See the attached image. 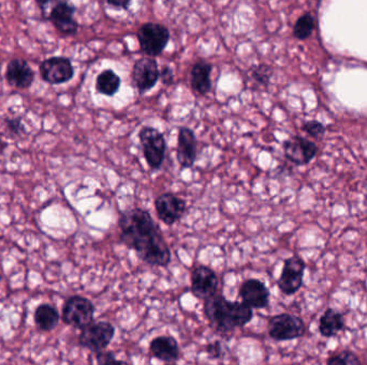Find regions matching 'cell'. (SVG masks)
I'll use <instances>...</instances> for the list:
<instances>
[{
  "instance_id": "e0dca14e",
  "label": "cell",
  "mask_w": 367,
  "mask_h": 365,
  "mask_svg": "<svg viewBox=\"0 0 367 365\" xmlns=\"http://www.w3.org/2000/svg\"><path fill=\"white\" fill-rule=\"evenodd\" d=\"M149 350L154 358L163 362H175L179 358V343L172 336H160L153 338Z\"/></svg>"
},
{
  "instance_id": "44dd1931",
  "label": "cell",
  "mask_w": 367,
  "mask_h": 365,
  "mask_svg": "<svg viewBox=\"0 0 367 365\" xmlns=\"http://www.w3.org/2000/svg\"><path fill=\"white\" fill-rule=\"evenodd\" d=\"M34 318H35L36 326L39 328V330L48 332L52 331L58 326L60 317V313L53 306L43 303L36 308Z\"/></svg>"
},
{
  "instance_id": "277c9868",
  "label": "cell",
  "mask_w": 367,
  "mask_h": 365,
  "mask_svg": "<svg viewBox=\"0 0 367 365\" xmlns=\"http://www.w3.org/2000/svg\"><path fill=\"white\" fill-rule=\"evenodd\" d=\"M268 332L274 341L285 342L302 338L305 334L306 326L301 317L282 313L270 318Z\"/></svg>"
},
{
  "instance_id": "f1b7e54d",
  "label": "cell",
  "mask_w": 367,
  "mask_h": 365,
  "mask_svg": "<svg viewBox=\"0 0 367 365\" xmlns=\"http://www.w3.org/2000/svg\"><path fill=\"white\" fill-rule=\"evenodd\" d=\"M160 80L165 85L172 84L173 80H174V73H173V70L170 66H162V70L160 71Z\"/></svg>"
},
{
  "instance_id": "52a82bcc",
  "label": "cell",
  "mask_w": 367,
  "mask_h": 365,
  "mask_svg": "<svg viewBox=\"0 0 367 365\" xmlns=\"http://www.w3.org/2000/svg\"><path fill=\"white\" fill-rule=\"evenodd\" d=\"M139 138L148 166L152 169H160L165 161L167 150V144L162 133L152 127H144L139 132Z\"/></svg>"
},
{
  "instance_id": "83f0119b",
  "label": "cell",
  "mask_w": 367,
  "mask_h": 365,
  "mask_svg": "<svg viewBox=\"0 0 367 365\" xmlns=\"http://www.w3.org/2000/svg\"><path fill=\"white\" fill-rule=\"evenodd\" d=\"M205 352H207L209 358H221V355H223V347H221V342L215 341V342L209 343V344L205 347Z\"/></svg>"
},
{
  "instance_id": "7402d4cb",
  "label": "cell",
  "mask_w": 367,
  "mask_h": 365,
  "mask_svg": "<svg viewBox=\"0 0 367 365\" xmlns=\"http://www.w3.org/2000/svg\"><path fill=\"white\" fill-rule=\"evenodd\" d=\"M120 76L112 70H104L96 80V90L99 94L113 96L120 88Z\"/></svg>"
},
{
  "instance_id": "d6986e66",
  "label": "cell",
  "mask_w": 367,
  "mask_h": 365,
  "mask_svg": "<svg viewBox=\"0 0 367 365\" xmlns=\"http://www.w3.org/2000/svg\"><path fill=\"white\" fill-rule=\"evenodd\" d=\"M212 64L205 60H199L193 64L191 72V88L199 94H207L212 90Z\"/></svg>"
},
{
  "instance_id": "8992f818",
  "label": "cell",
  "mask_w": 367,
  "mask_h": 365,
  "mask_svg": "<svg viewBox=\"0 0 367 365\" xmlns=\"http://www.w3.org/2000/svg\"><path fill=\"white\" fill-rule=\"evenodd\" d=\"M114 336L115 328L111 322H92L81 331L78 344L95 354H99L106 350Z\"/></svg>"
},
{
  "instance_id": "6da1fadb",
  "label": "cell",
  "mask_w": 367,
  "mask_h": 365,
  "mask_svg": "<svg viewBox=\"0 0 367 365\" xmlns=\"http://www.w3.org/2000/svg\"><path fill=\"white\" fill-rule=\"evenodd\" d=\"M120 240L144 263L155 267H167L171 263V251L159 226L144 209L132 208L118 220Z\"/></svg>"
},
{
  "instance_id": "9a60e30c",
  "label": "cell",
  "mask_w": 367,
  "mask_h": 365,
  "mask_svg": "<svg viewBox=\"0 0 367 365\" xmlns=\"http://www.w3.org/2000/svg\"><path fill=\"white\" fill-rule=\"evenodd\" d=\"M286 158L296 165H306L316 157L317 146L304 137L293 136L284 143Z\"/></svg>"
},
{
  "instance_id": "4fadbf2b",
  "label": "cell",
  "mask_w": 367,
  "mask_h": 365,
  "mask_svg": "<svg viewBox=\"0 0 367 365\" xmlns=\"http://www.w3.org/2000/svg\"><path fill=\"white\" fill-rule=\"evenodd\" d=\"M40 73L42 78L50 84H64L74 78V69L68 58L53 57L42 62Z\"/></svg>"
},
{
  "instance_id": "5bb4252c",
  "label": "cell",
  "mask_w": 367,
  "mask_h": 365,
  "mask_svg": "<svg viewBox=\"0 0 367 365\" xmlns=\"http://www.w3.org/2000/svg\"><path fill=\"white\" fill-rule=\"evenodd\" d=\"M76 8L66 1L52 3L51 9L42 15L46 19L51 20L52 23L62 34H74L78 31V24L74 19Z\"/></svg>"
},
{
  "instance_id": "ffe728a7",
  "label": "cell",
  "mask_w": 367,
  "mask_h": 365,
  "mask_svg": "<svg viewBox=\"0 0 367 365\" xmlns=\"http://www.w3.org/2000/svg\"><path fill=\"white\" fill-rule=\"evenodd\" d=\"M344 328L345 320L342 313L331 308L324 310L319 320V332L324 338L336 336Z\"/></svg>"
},
{
  "instance_id": "484cf974",
  "label": "cell",
  "mask_w": 367,
  "mask_h": 365,
  "mask_svg": "<svg viewBox=\"0 0 367 365\" xmlns=\"http://www.w3.org/2000/svg\"><path fill=\"white\" fill-rule=\"evenodd\" d=\"M99 365H131L126 361L118 360L112 352H102L96 354Z\"/></svg>"
},
{
  "instance_id": "cb8c5ba5",
  "label": "cell",
  "mask_w": 367,
  "mask_h": 365,
  "mask_svg": "<svg viewBox=\"0 0 367 365\" xmlns=\"http://www.w3.org/2000/svg\"><path fill=\"white\" fill-rule=\"evenodd\" d=\"M273 76V68L268 64H258L250 68V78L260 86H268Z\"/></svg>"
},
{
  "instance_id": "8fae6325",
  "label": "cell",
  "mask_w": 367,
  "mask_h": 365,
  "mask_svg": "<svg viewBox=\"0 0 367 365\" xmlns=\"http://www.w3.org/2000/svg\"><path fill=\"white\" fill-rule=\"evenodd\" d=\"M157 215L165 225L172 226L186 211V203L172 193L159 195L155 201Z\"/></svg>"
},
{
  "instance_id": "5b68a950",
  "label": "cell",
  "mask_w": 367,
  "mask_h": 365,
  "mask_svg": "<svg viewBox=\"0 0 367 365\" xmlns=\"http://www.w3.org/2000/svg\"><path fill=\"white\" fill-rule=\"evenodd\" d=\"M138 40L143 53L156 57L162 53L170 41V31L158 23H145L139 28Z\"/></svg>"
},
{
  "instance_id": "3957f363",
  "label": "cell",
  "mask_w": 367,
  "mask_h": 365,
  "mask_svg": "<svg viewBox=\"0 0 367 365\" xmlns=\"http://www.w3.org/2000/svg\"><path fill=\"white\" fill-rule=\"evenodd\" d=\"M95 306L88 298L72 296L62 306V322L74 328L83 329L94 322Z\"/></svg>"
},
{
  "instance_id": "f546056e",
  "label": "cell",
  "mask_w": 367,
  "mask_h": 365,
  "mask_svg": "<svg viewBox=\"0 0 367 365\" xmlns=\"http://www.w3.org/2000/svg\"><path fill=\"white\" fill-rule=\"evenodd\" d=\"M109 6L114 8H120V9L128 10L129 6H130L131 1L129 0H115V1H106Z\"/></svg>"
},
{
  "instance_id": "7c38bea8",
  "label": "cell",
  "mask_w": 367,
  "mask_h": 365,
  "mask_svg": "<svg viewBox=\"0 0 367 365\" xmlns=\"http://www.w3.org/2000/svg\"><path fill=\"white\" fill-rule=\"evenodd\" d=\"M239 294L243 303L251 310L268 308L271 296L269 288L266 287L263 282L257 279L244 281L240 287Z\"/></svg>"
},
{
  "instance_id": "30bf717a",
  "label": "cell",
  "mask_w": 367,
  "mask_h": 365,
  "mask_svg": "<svg viewBox=\"0 0 367 365\" xmlns=\"http://www.w3.org/2000/svg\"><path fill=\"white\" fill-rule=\"evenodd\" d=\"M219 278L213 269L198 266L191 273V292L198 299H211L219 290Z\"/></svg>"
},
{
  "instance_id": "2e32d148",
  "label": "cell",
  "mask_w": 367,
  "mask_h": 365,
  "mask_svg": "<svg viewBox=\"0 0 367 365\" xmlns=\"http://www.w3.org/2000/svg\"><path fill=\"white\" fill-rule=\"evenodd\" d=\"M198 142L195 133L188 128H181L177 140L176 158L183 169H191L197 159Z\"/></svg>"
},
{
  "instance_id": "603a6c76",
  "label": "cell",
  "mask_w": 367,
  "mask_h": 365,
  "mask_svg": "<svg viewBox=\"0 0 367 365\" xmlns=\"http://www.w3.org/2000/svg\"><path fill=\"white\" fill-rule=\"evenodd\" d=\"M314 28V20L310 14L306 13L298 17L293 26V36L298 40H305L310 37Z\"/></svg>"
},
{
  "instance_id": "7a4b0ae2",
  "label": "cell",
  "mask_w": 367,
  "mask_h": 365,
  "mask_svg": "<svg viewBox=\"0 0 367 365\" xmlns=\"http://www.w3.org/2000/svg\"><path fill=\"white\" fill-rule=\"evenodd\" d=\"M205 315L215 331L230 334L243 328L253 320L254 312L243 302L230 301L223 294H215L205 301Z\"/></svg>"
},
{
  "instance_id": "ac0fdd59",
  "label": "cell",
  "mask_w": 367,
  "mask_h": 365,
  "mask_svg": "<svg viewBox=\"0 0 367 365\" xmlns=\"http://www.w3.org/2000/svg\"><path fill=\"white\" fill-rule=\"evenodd\" d=\"M6 76L12 86L18 88H28L34 82L35 73L25 60L13 59L8 64Z\"/></svg>"
},
{
  "instance_id": "9c48e42d",
  "label": "cell",
  "mask_w": 367,
  "mask_h": 365,
  "mask_svg": "<svg viewBox=\"0 0 367 365\" xmlns=\"http://www.w3.org/2000/svg\"><path fill=\"white\" fill-rule=\"evenodd\" d=\"M160 78L158 64L154 58L143 57L134 62L132 69V80L139 94H144L156 86Z\"/></svg>"
},
{
  "instance_id": "4dcf8cb0",
  "label": "cell",
  "mask_w": 367,
  "mask_h": 365,
  "mask_svg": "<svg viewBox=\"0 0 367 365\" xmlns=\"http://www.w3.org/2000/svg\"><path fill=\"white\" fill-rule=\"evenodd\" d=\"M165 365H177V364H174V363H171V364H165Z\"/></svg>"
},
{
  "instance_id": "4316f807",
  "label": "cell",
  "mask_w": 367,
  "mask_h": 365,
  "mask_svg": "<svg viewBox=\"0 0 367 365\" xmlns=\"http://www.w3.org/2000/svg\"><path fill=\"white\" fill-rule=\"evenodd\" d=\"M303 130L305 131L306 133H308L310 136L316 137V138L317 137L322 136L324 132H326V128H324V124L317 120L306 122L303 126Z\"/></svg>"
},
{
  "instance_id": "ba28073f",
  "label": "cell",
  "mask_w": 367,
  "mask_h": 365,
  "mask_svg": "<svg viewBox=\"0 0 367 365\" xmlns=\"http://www.w3.org/2000/svg\"><path fill=\"white\" fill-rule=\"evenodd\" d=\"M306 264L300 256H292L284 262L282 273L277 281L278 288L286 296H292L303 286Z\"/></svg>"
},
{
  "instance_id": "d4e9b609",
  "label": "cell",
  "mask_w": 367,
  "mask_h": 365,
  "mask_svg": "<svg viewBox=\"0 0 367 365\" xmlns=\"http://www.w3.org/2000/svg\"><path fill=\"white\" fill-rule=\"evenodd\" d=\"M326 365H364L352 350H342L326 360Z\"/></svg>"
}]
</instances>
